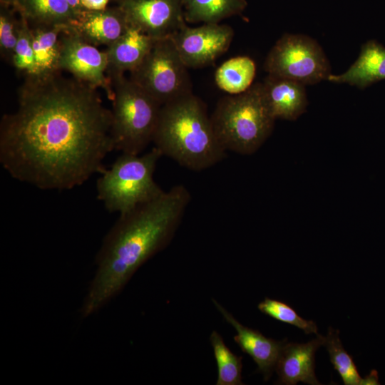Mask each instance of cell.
Instances as JSON below:
<instances>
[{"label":"cell","mask_w":385,"mask_h":385,"mask_svg":"<svg viewBox=\"0 0 385 385\" xmlns=\"http://www.w3.org/2000/svg\"><path fill=\"white\" fill-rule=\"evenodd\" d=\"M111 128L97 88L61 72L25 77L17 109L0 123V162L19 181L71 190L104 170L115 150Z\"/></svg>","instance_id":"cell-1"},{"label":"cell","mask_w":385,"mask_h":385,"mask_svg":"<svg viewBox=\"0 0 385 385\" xmlns=\"http://www.w3.org/2000/svg\"><path fill=\"white\" fill-rule=\"evenodd\" d=\"M190 200L186 187L178 185L120 215L96 256L97 269L82 307L84 317L106 305L143 264L169 245Z\"/></svg>","instance_id":"cell-2"},{"label":"cell","mask_w":385,"mask_h":385,"mask_svg":"<svg viewBox=\"0 0 385 385\" xmlns=\"http://www.w3.org/2000/svg\"><path fill=\"white\" fill-rule=\"evenodd\" d=\"M153 142L163 155L194 171L210 168L226 157L205 103L193 93L161 106Z\"/></svg>","instance_id":"cell-3"},{"label":"cell","mask_w":385,"mask_h":385,"mask_svg":"<svg viewBox=\"0 0 385 385\" xmlns=\"http://www.w3.org/2000/svg\"><path fill=\"white\" fill-rule=\"evenodd\" d=\"M215 133L226 151L256 152L270 135L275 121L264 99L261 83L221 98L210 116Z\"/></svg>","instance_id":"cell-4"},{"label":"cell","mask_w":385,"mask_h":385,"mask_svg":"<svg viewBox=\"0 0 385 385\" xmlns=\"http://www.w3.org/2000/svg\"><path fill=\"white\" fill-rule=\"evenodd\" d=\"M161 156L155 147L141 155L122 153L109 169H104L97 180L96 190L106 209L125 214L161 195L164 190L153 178Z\"/></svg>","instance_id":"cell-5"},{"label":"cell","mask_w":385,"mask_h":385,"mask_svg":"<svg viewBox=\"0 0 385 385\" xmlns=\"http://www.w3.org/2000/svg\"><path fill=\"white\" fill-rule=\"evenodd\" d=\"M110 79L114 148L139 155L153 140L162 105L125 74Z\"/></svg>","instance_id":"cell-6"},{"label":"cell","mask_w":385,"mask_h":385,"mask_svg":"<svg viewBox=\"0 0 385 385\" xmlns=\"http://www.w3.org/2000/svg\"><path fill=\"white\" fill-rule=\"evenodd\" d=\"M188 69L171 38H160L129 78L163 106L192 93Z\"/></svg>","instance_id":"cell-7"},{"label":"cell","mask_w":385,"mask_h":385,"mask_svg":"<svg viewBox=\"0 0 385 385\" xmlns=\"http://www.w3.org/2000/svg\"><path fill=\"white\" fill-rule=\"evenodd\" d=\"M268 74L304 85L327 80L330 66L318 43L300 34L283 35L268 53L264 63Z\"/></svg>","instance_id":"cell-8"},{"label":"cell","mask_w":385,"mask_h":385,"mask_svg":"<svg viewBox=\"0 0 385 385\" xmlns=\"http://www.w3.org/2000/svg\"><path fill=\"white\" fill-rule=\"evenodd\" d=\"M60 69L71 73L73 78L93 88L103 89L111 100L113 90L107 75L106 51L98 50L69 26L60 36Z\"/></svg>","instance_id":"cell-9"},{"label":"cell","mask_w":385,"mask_h":385,"mask_svg":"<svg viewBox=\"0 0 385 385\" xmlns=\"http://www.w3.org/2000/svg\"><path fill=\"white\" fill-rule=\"evenodd\" d=\"M233 36L231 26L207 23L197 27L185 24L170 38L186 66L197 68L212 64L225 53Z\"/></svg>","instance_id":"cell-10"},{"label":"cell","mask_w":385,"mask_h":385,"mask_svg":"<svg viewBox=\"0 0 385 385\" xmlns=\"http://www.w3.org/2000/svg\"><path fill=\"white\" fill-rule=\"evenodd\" d=\"M128 24L155 39L170 38L185 25L182 0H120Z\"/></svg>","instance_id":"cell-11"},{"label":"cell","mask_w":385,"mask_h":385,"mask_svg":"<svg viewBox=\"0 0 385 385\" xmlns=\"http://www.w3.org/2000/svg\"><path fill=\"white\" fill-rule=\"evenodd\" d=\"M212 302L225 320L236 331L234 341L242 351L247 354L257 365V371L267 381L275 367L282 349L287 342L268 338L257 330L242 325L215 299Z\"/></svg>","instance_id":"cell-12"},{"label":"cell","mask_w":385,"mask_h":385,"mask_svg":"<svg viewBox=\"0 0 385 385\" xmlns=\"http://www.w3.org/2000/svg\"><path fill=\"white\" fill-rule=\"evenodd\" d=\"M324 337H317L307 343L286 342L278 361L275 371L278 375V384L294 385L298 382L311 385L321 384L314 373L315 353L323 345Z\"/></svg>","instance_id":"cell-13"},{"label":"cell","mask_w":385,"mask_h":385,"mask_svg":"<svg viewBox=\"0 0 385 385\" xmlns=\"http://www.w3.org/2000/svg\"><path fill=\"white\" fill-rule=\"evenodd\" d=\"M129 24L120 8L101 11L82 10L69 28L93 46L107 47L118 39Z\"/></svg>","instance_id":"cell-14"},{"label":"cell","mask_w":385,"mask_h":385,"mask_svg":"<svg viewBox=\"0 0 385 385\" xmlns=\"http://www.w3.org/2000/svg\"><path fill=\"white\" fill-rule=\"evenodd\" d=\"M264 99L274 119L296 120L307 106L305 85L268 74L261 83Z\"/></svg>","instance_id":"cell-15"},{"label":"cell","mask_w":385,"mask_h":385,"mask_svg":"<svg viewBox=\"0 0 385 385\" xmlns=\"http://www.w3.org/2000/svg\"><path fill=\"white\" fill-rule=\"evenodd\" d=\"M155 40L129 24L125 32L106 50L108 78L133 71L141 63Z\"/></svg>","instance_id":"cell-16"},{"label":"cell","mask_w":385,"mask_h":385,"mask_svg":"<svg viewBox=\"0 0 385 385\" xmlns=\"http://www.w3.org/2000/svg\"><path fill=\"white\" fill-rule=\"evenodd\" d=\"M329 81L365 88L385 80V46L376 40L364 43L356 61L343 73L330 74Z\"/></svg>","instance_id":"cell-17"},{"label":"cell","mask_w":385,"mask_h":385,"mask_svg":"<svg viewBox=\"0 0 385 385\" xmlns=\"http://www.w3.org/2000/svg\"><path fill=\"white\" fill-rule=\"evenodd\" d=\"M3 2L12 4L30 27L70 26L78 16L67 0H3Z\"/></svg>","instance_id":"cell-18"},{"label":"cell","mask_w":385,"mask_h":385,"mask_svg":"<svg viewBox=\"0 0 385 385\" xmlns=\"http://www.w3.org/2000/svg\"><path fill=\"white\" fill-rule=\"evenodd\" d=\"M68 27L64 25L30 27L36 66V76H48L61 71L59 66L60 36Z\"/></svg>","instance_id":"cell-19"},{"label":"cell","mask_w":385,"mask_h":385,"mask_svg":"<svg viewBox=\"0 0 385 385\" xmlns=\"http://www.w3.org/2000/svg\"><path fill=\"white\" fill-rule=\"evenodd\" d=\"M255 74L254 61L248 56H240L222 63L216 70L215 81L219 88L228 95H237L253 85Z\"/></svg>","instance_id":"cell-20"},{"label":"cell","mask_w":385,"mask_h":385,"mask_svg":"<svg viewBox=\"0 0 385 385\" xmlns=\"http://www.w3.org/2000/svg\"><path fill=\"white\" fill-rule=\"evenodd\" d=\"M185 20L190 23H220L240 14L245 0H182Z\"/></svg>","instance_id":"cell-21"},{"label":"cell","mask_w":385,"mask_h":385,"mask_svg":"<svg viewBox=\"0 0 385 385\" xmlns=\"http://www.w3.org/2000/svg\"><path fill=\"white\" fill-rule=\"evenodd\" d=\"M210 342L217 366L216 385L244 384L242 381V356L235 354L216 331L211 333Z\"/></svg>","instance_id":"cell-22"},{"label":"cell","mask_w":385,"mask_h":385,"mask_svg":"<svg viewBox=\"0 0 385 385\" xmlns=\"http://www.w3.org/2000/svg\"><path fill=\"white\" fill-rule=\"evenodd\" d=\"M323 345L326 347L331 363L339 374L344 384L361 385L363 378L359 375L352 357L344 348L339 330L329 327L324 337Z\"/></svg>","instance_id":"cell-23"},{"label":"cell","mask_w":385,"mask_h":385,"mask_svg":"<svg viewBox=\"0 0 385 385\" xmlns=\"http://www.w3.org/2000/svg\"><path fill=\"white\" fill-rule=\"evenodd\" d=\"M258 309L263 314L284 323L302 329L305 334H318L316 323L301 317L297 312L284 302L265 297L259 303Z\"/></svg>","instance_id":"cell-24"},{"label":"cell","mask_w":385,"mask_h":385,"mask_svg":"<svg viewBox=\"0 0 385 385\" xmlns=\"http://www.w3.org/2000/svg\"><path fill=\"white\" fill-rule=\"evenodd\" d=\"M11 65L17 72L24 75V77L33 76L36 73V66L30 27L27 22L22 18L21 26Z\"/></svg>","instance_id":"cell-25"},{"label":"cell","mask_w":385,"mask_h":385,"mask_svg":"<svg viewBox=\"0 0 385 385\" xmlns=\"http://www.w3.org/2000/svg\"><path fill=\"white\" fill-rule=\"evenodd\" d=\"M21 19L16 21L11 14L1 12L0 15V53L1 57L11 64L17 43Z\"/></svg>","instance_id":"cell-26"},{"label":"cell","mask_w":385,"mask_h":385,"mask_svg":"<svg viewBox=\"0 0 385 385\" xmlns=\"http://www.w3.org/2000/svg\"><path fill=\"white\" fill-rule=\"evenodd\" d=\"M108 0H81V4L83 9L90 11L104 10Z\"/></svg>","instance_id":"cell-27"},{"label":"cell","mask_w":385,"mask_h":385,"mask_svg":"<svg viewBox=\"0 0 385 385\" xmlns=\"http://www.w3.org/2000/svg\"><path fill=\"white\" fill-rule=\"evenodd\" d=\"M367 384H379L378 375H377L376 371L372 370L371 373L369 374V375L362 379L361 385H367Z\"/></svg>","instance_id":"cell-28"},{"label":"cell","mask_w":385,"mask_h":385,"mask_svg":"<svg viewBox=\"0 0 385 385\" xmlns=\"http://www.w3.org/2000/svg\"><path fill=\"white\" fill-rule=\"evenodd\" d=\"M68 4L78 14H79L80 12L83 10L81 4V0H67Z\"/></svg>","instance_id":"cell-29"}]
</instances>
